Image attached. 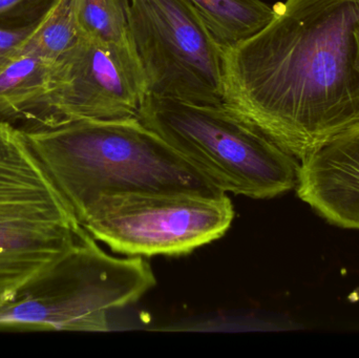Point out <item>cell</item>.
Here are the masks:
<instances>
[{"label": "cell", "mask_w": 359, "mask_h": 358, "mask_svg": "<svg viewBox=\"0 0 359 358\" xmlns=\"http://www.w3.org/2000/svg\"><path fill=\"white\" fill-rule=\"evenodd\" d=\"M224 50L223 104L297 160L359 124V0H286Z\"/></svg>", "instance_id": "cell-1"}, {"label": "cell", "mask_w": 359, "mask_h": 358, "mask_svg": "<svg viewBox=\"0 0 359 358\" xmlns=\"http://www.w3.org/2000/svg\"><path fill=\"white\" fill-rule=\"evenodd\" d=\"M23 132L79 223L120 195H226L138 117Z\"/></svg>", "instance_id": "cell-2"}, {"label": "cell", "mask_w": 359, "mask_h": 358, "mask_svg": "<svg viewBox=\"0 0 359 358\" xmlns=\"http://www.w3.org/2000/svg\"><path fill=\"white\" fill-rule=\"evenodd\" d=\"M86 235L25 132L0 119V307L46 277Z\"/></svg>", "instance_id": "cell-3"}, {"label": "cell", "mask_w": 359, "mask_h": 358, "mask_svg": "<svg viewBox=\"0 0 359 358\" xmlns=\"http://www.w3.org/2000/svg\"><path fill=\"white\" fill-rule=\"evenodd\" d=\"M137 117L224 193L272 199L297 187V158L224 104L149 94Z\"/></svg>", "instance_id": "cell-4"}, {"label": "cell", "mask_w": 359, "mask_h": 358, "mask_svg": "<svg viewBox=\"0 0 359 358\" xmlns=\"http://www.w3.org/2000/svg\"><path fill=\"white\" fill-rule=\"evenodd\" d=\"M143 256L116 258L88 233L46 277L0 307V331H109L111 311L156 286Z\"/></svg>", "instance_id": "cell-5"}, {"label": "cell", "mask_w": 359, "mask_h": 358, "mask_svg": "<svg viewBox=\"0 0 359 358\" xmlns=\"http://www.w3.org/2000/svg\"><path fill=\"white\" fill-rule=\"evenodd\" d=\"M149 84L133 43L107 44L80 34L50 62L43 92L17 120L23 132L93 120L137 117Z\"/></svg>", "instance_id": "cell-6"}, {"label": "cell", "mask_w": 359, "mask_h": 358, "mask_svg": "<svg viewBox=\"0 0 359 358\" xmlns=\"http://www.w3.org/2000/svg\"><path fill=\"white\" fill-rule=\"evenodd\" d=\"M126 13L149 94L223 104L224 50L189 0H126Z\"/></svg>", "instance_id": "cell-7"}, {"label": "cell", "mask_w": 359, "mask_h": 358, "mask_svg": "<svg viewBox=\"0 0 359 358\" xmlns=\"http://www.w3.org/2000/svg\"><path fill=\"white\" fill-rule=\"evenodd\" d=\"M233 216L227 195L134 193L105 200L80 225L117 254L175 256L223 237Z\"/></svg>", "instance_id": "cell-8"}, {"label": "cell", "mask_w": 359, "mask_h": 358, "mask_svg": "<svg viewBox=\"0 0 359 358\" xmlns=\"http://www.w3.org/2000/svg\"><path fill=\"white\" fill-rule=\"evenodd\" d=\"M295 188L329 224L359 230V124L302 160Z\"/></svg>", "instance_id": "cell-9"}, {"label": "cell", "mask_w": 359, "mask_h": 358, "mask_svg": "<svg viewBox=\"0 0 359 358\" xmlns=\"http://www.w3.org/2000/svg\"><path fill=\"white\" fill-rule=\"evenodd\" d=\"M224 50L261 31L274 17L263 0H189Z\"/></svg>", "instance_id": "cell-10"}, {"label": "cell", "mask_w": 359, "mask_h": 358, "mask_svg": "<svg viewBox=\"0 0 359 358\" xmlns=\"http://www.w3.org/2000/svg\"><path fill=\"white\" fill-rule=\"evenodd\" d=\"M79 36L77 0H54L22 42L16 56L29 55L54 62L76 43Z\"/></svg>", "instance_id": "cell-11"}, {"label": "cell", "mask_w": 359, "mask_h": 358, "mask_svg": "<svg viewBox=\"0 0 359 358\" xmlns=\"http://www.w3.org/2000/svg\"><path fill=\"white\" fill-rule=\"evenodd\" d=\"M50 64L17 55L0 69V119L16 125L22 111L43 92Z\"/></svg>", "instance_id": "cell-12"}, {"label": "cell", "mask_w": 359, "mask_h": 358, "mask_svg": "<svg viewBox=\"0 0 359 358\" xmlns=\"http://www.w3.org/2000/svg\"><path fill=\"white\" fill-rule=\"evenodd\" d=\"M80 34L107 44H128L126 0H77Z\"/></svg>", "instance_id": "cell-13"}, {"label": "cell", "mask_w": 359, "mask_h": 358, "mask_svg": "<svg viewBox=\"0 0 359 358\" xmlns=\"http://www.w3.org/2000/svg\"><path fill=\"white\" fill-rule=\"evenodd\" d=\"M54 0H0V25L22 27L38 22Z\"/></svg>", "instance_id": "cell-14"}, {"label": "cell", "mask_w": 359, "mask_h": 358, "mask_svg": "<svg viewBox=\"0 0 359 358\" xmlns=\"http://www.w3.org/2000/svg\"><path fill=\"white\" fill-rule=\"evenodd\" d=\"M36 23L22 27L0 25V69L16 56L17 50L33 31Z\"/></svg>", "instance_id": "cell-15"}]
</instances>
